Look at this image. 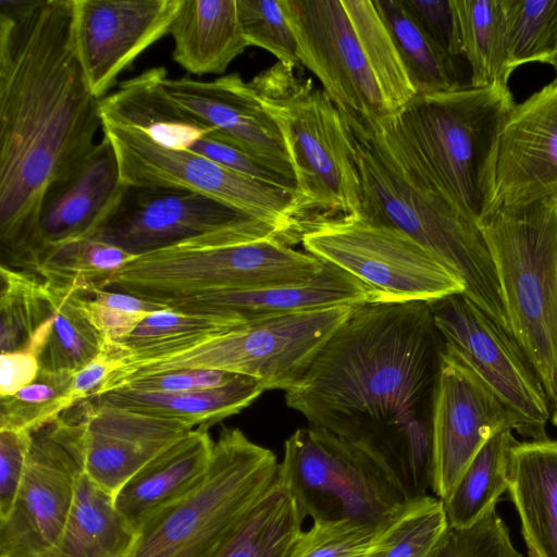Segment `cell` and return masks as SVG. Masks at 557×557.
I'll return each instance as SVG.
<instances>
[{
	"label": "cell",
	"mask_w": 557,
	"mask_h": 557,
	"mask_svg": "<svg viewBox=\"0 0 557 557\" xmlns=\"http://www.w3.org/2000/svg\"><path fill=\"white\" fill-rule=\"evenodd\" d=\"M443 352L429 302L358 305L285 400L309 426L368 449L408 499L425 496Z\"/></svg>",
	"instance_id": "cell-1"
},
{
	"label": "cell",
	"mask_w": 557,
	"mask_h": 557,
	"mask_svg": "<svg viewBox=\"0 0 557 557\" xmlns=\"http://www.w3.org/2000/svg\"><path fill=\"white\" fill-rule=\"evenodd\" d=\"M73 22L74 0H0V246L12 269L30 268L47 189L101 127Z\"/></svg>",
	"instance_id": "cell-2"
},
{
	"label": "cell",
	"mask_w": 557,
	"mask_h": 557,
	"mask_svg": "<svg viewBox=\"0 0 557 557\" xmlns=\"http://www.w3.org/2000/svg\"><path fill=\"white\" fill-rule=\"evenodd\" d=\"M343 115L360 175V216L414 239L462 281L463 295L511 333L496 269L480 227L446 200L380 122Z\"/></svg>",
	"instance_id": "cell-3"
},
{
	"label": "cell",
	"mask_w": 557,
	"mask_h": 557,
	"mask_svg": "<svg viewBox=\"0 0 557 557\" xmlns=\"http://www.w3.org/2000/svg\"><path fill=\"white\" fill-rule=\"evenodd\" d=\"M516 103L508 84L417 94L377 120L441 194L480 224L497 208L496 164L503 126Z\"/></svg>",
	"instance_id": "cell-4"
},
{
	"label": "cell",
	"mask_w": 557,
	"mask_h": 557,
	"mask_svg": "<svg viewBox=\"0 0 557 557\" xmlns=\"http://www.w3.org/2000/svg\"><path fill=\"white\" fill-rule=\"evenodd\" d=\"M282 2L300 64L344 114L388 117L417 95L374 0Z\"/></svg>",
	"instance_id": "cell-5"
},
{
	"label": "cell",
	"mask_w": 557,
	"mask_h": 557,
	"mask_svg": "<svg viewBox=\"0 0 557 557\" xmlns=\"http://www.w3.org/2000/svg\"><path fill=\"white\" fill-rule=\"evenodd\" d=\"M324 262L250 232H224L134 257L101 289L171 306L221 292L306 283Z\"/></svg>",
	"instance_id": "cell-6"
},
{
	"label": "cell",
	"mask_w": 557,
	"mask_h": 557,
	"mask_svg": "<svg viewBox=\"0 0 557 557\" xmlns=\"http://www.w3.org/2000/svg\"><path fill=\"white\" fill-rule=\"evenodd\" d=\"M480 230L511 334L542 383L550 423L557 426V194L499 206Z\"/></svg>",
	"instance_id": "cell-7"
},
{
	"label": "cell",
	"mask_w": 557,
	"mask_h": 557,
	"mask_svg": "<svg viewBox=\"0 0 557 557\" xmlns=\"http://www.w3.org/2000/svg\"><path fill=\"white\" fill-rule=\"evenodd\" d=\"M250 84L281 131L306 227L318 220L361 215L351 134L329 95L280 62Z\"/></svg>",
	"instance_id": "cell-8"
},
{
	"label": "cell",
	"mask_w": 557,
	"mask_h": 557,
	"mask_svg": "<svg viewBox=\"0 0 557 557\" xmlns=\"http://www.w3.org/2000/svg\"><path fill=\"white\" fill-rule=\"evenodd\" d=\"M278 465L239 429H222L202 480L143 524L126 557H212L277 483Z\"/></svg>",
	"instance_id": "cell-9"
},
{
	"label": "cell",
	"mask_w": 557,
	"mask_h": 557,
	"mask_svg": "<svg viewBox=\"0 0 557 557\" xmlns=\"http://www.w3.org/2000/svg\"><path fill=\"white\" fill-rule=\"evenodd\" d=\"M355 306L299 311L242 325L169 355L126 362L107 380L109 389L144 375L178 370H219L248 376L263 389L285 393L312 361Z\"/></svg>",
	"instance_id": "cell-10"
},
{
	"label": "cell",
	"mask_w": 557,
	"mask_h": 557,
	"mask_svg": "<svg viewBox=\"0 0 557 557\" xmlns=\"http://www.w3.org/2000/svg\"><path fill=\"white\" fill-rule=\"evenodd\" d=\"M278 479L312 521L376 523L412 500L368 449L313 426L297 429L285 441Z\"/></svg>",
	"instance_id": "cell-11"
},
{
	"label": "cell",
	"mask_w": 557,
	"mask_h": 557,
	"mask_svg": "<svg viewBox=\"0 0 557 557\" xmlns=\"http://www.w3.org/2000/svg\"><path fill=\"white\" fill-rule=\"evenodd\" d=\"M300 243L366 284L380 302H432L465 293L462 281L410 236L360 215L314 221Z\"/></svg>",
	"instance_id": "cell-12"
},
{
	"label": "cell",
	"mask_w": 557,
	"mask_h": 557,
	"mask_svg": "<svg viewBox=\"0 0 557 557\" xmlns=\"http://www.w3.org/2000/svg\"><path fill=\"white\" fill-rule=\"evenodd\" d=\"M128 187L180 188L213 198L278 230L290 245L301 242L306 220L296 193L234 172L189 150H174L145 132L101 122Z\"/></svg>",
	"instance_id": "cell-13"
},
{
	"label": "cell",
	"mask_w": 557,
	"mask_h": 557,
	"mask_svg": "<svg viewBox=\"0 0 557 557\" xmlns=\"http://www.w3.org/2000/svg\"><path fill=\"white\" fill-rule=\"evenodd\" d=\"M90 399L30 432L25 473L8 517L0 521V557H48L67 520L85 472L84 433Z\"/></svg>",
	"instance_id": "cell-14"
},
{
	"label": "cell",
	"mask_w": 557,
	"mask_h": 557,
	"mask_svg": "<svg viewBox=\"0 0 557 557\" xmlns=\"http://www.w3.org/2000/svg\"><path fill=\"white\" fill-rule=\"evenodd\" d=\"M429 304L444 351L465 363L512 412L518 434L531 441L548 438L545 392L512 334L463 294Z\"/></svg>",
	"instance_id": "cell-15"
},
{
	"label": "cell",
	"mask_w": 557,
	"mask_h": 557,
	"mask_svg": "<svg viewBox=\"0 0 557 557\" xmlns=\"http://www.w3.org/2000/svg\"><path fill=\"white\" fill-rule=\"evenodd\" d=\"M224 232H250L288 243L272 225L213 198L180 188L128 187L94 235L133 256Z\"/></svg>",
	"instance_id": "cell-16"
},
{
	"label": "cell",
	"mask_w": 557,
	"mask_h": 557,
	"mask_svg": "<svg viewBox=\"0 0 557 557\" xmlns=\"http://www.w3.org/2000/svg\"><path fill=\"white\" fill-rule=\"evenodd\" d=\"M512 412L465 363L443 352L432 416V491L442 502L478 451L504 430L518 432Z\"/></svg>",
	"instance_id": "cell-17"
},
{
	"label": "cell",
	"mask_w": 557,
	"mask_h": 557,
	"mask_svg": "<svg viewBox=\"0 0 557 557\" xmlns=\"http://www.w3.org/2000/svg\"><path fill=\"white\" fill-rule=\"evenodd\" d=\"M181 0H74L76 52L97 98L148 47L169 34Z\"/></svg>",
	"instance_id": "cell-18"
},
{
	"label": "cell",
	"mask_w": 557,
	"mask_h": 557,
	"mask_svg": "<svg viewBox=\"0 0 557 557\" xmlns=\"http://www.w3.org/2000/svg\"><path fill=\"white\" fill-rule=\"evenodd\" d=\"M499 206L529 205L557 194V81L508 115L496 164Z\"/></svg>",
	"instance_id": "cell-19"
},
{
	"label": "cell",
	"mask_w": 557,
	"mask_h": 557,
	"mask_svg": "<svg viewBox=\"0 0 557 557\" xmlns=\"http://www.w3.org/2000/svg\"><path fill=\"white\" fill-rule=\"evenodd\" d=\"M164 83L172 98L213 132L296 182L281 131L250 82L232 73L209 82L166 77Z\"/></svg>",
	"instance_id": "cell-20"
},
{
	"label": "cell",
	"mask_w": 557,
	"mask_h": 557,
	"mask_svg": "<svg viewBox=\"0 0 557 557\" xmlns=\"http://www.w3.org/2000/svg\"><path fill=\"white\" fill-rule=\"evenodd\" d=\"M127 188L112 144L103 136L74 170L47 189L29 272L48 248L94 236L115 213Z\"/></svg>",
	"instance_id": "cell-21"
},
{
	"label": "cell",
	"mask_w": 557,
	"mask_h": 557,
	"mask_svg": "<svg viewBox=\"0 0 557 557\" xmlns=\"http://www.w3.org/2000/svg\"><path fill=\"white\" fill-rule=\"evenodd\" d=\"M90 399L84 433L85 472L115 495L146 463L190 430V424Z\"/></svg>",
	"instance_id": "cell-22"
},
{
	"label": "cell",
	"mask_w": 557,
	"mask_h": 557,
	"mask_svg": "<svg viewBox=\"0 0 557 557\" xmlns=\"http://www.w3.org/2000/svg\"><path fill=\"white\" fill-rule=\"evenodd\" d=\"M372 301H376V296L366 284L324 263L323 270L306 283L200 295L170 307L223 315L242 326L299 311Z\"/></svg>",
	"instance_id": "cell-23"
},
{
	"label": "cell",
	"mask_w": 557,
	"mask_h": 557,
	"mask_svg": "<svg viewBox=\"0 0 557 557\" xmlns=\"http://www.w3.org/2000/svg\"><path fill=\"white\" fill-rule=\"evenodd\" d=\"M213 445L208 428H195L146 463L117 491L116 509L136 534L154 513L199 484L210 466Z\"/></svg>",
	"instance_id": "cell-24"
},
{
	"label": "cell",
	"mask_w": 557,
	"mask_h": 557,
	"mask_svg": "<svg viewBox=\"0 0 557 557\" xmlns=\"http://www.w3.org/2000/svg\"><path fill=\"white\" fill-rule=\"evenodd\" d=\"M166 77V70L159 66L121 83L100 100L101 121L140 129L170 149L190 150L213 131L172 98Z\"/></svg>",
	"instance_id": "cell-25"
},
{
	"label": "cell",
	"mask_w": 557,
	"mask_h": 557,
	"mask_svg": "<svg viewBox=\"0 0 557 557\" xmlns=\"http://www.w3.org/2000/svg\"><path fill=\"white\" fill-rule=\"evenodd\" d=\"M528 553L557 557V440L517 442L508 490Z\"/></svg>",
	"instance_id": "cell-26"
},
{
	"label": "cell",
	"mask_w": 557,
	"mask_h": 557,
	"mask_svg": "<svg viewBox=\"0 0 557 557\" xmlns=\"http://www.w3.org/2000/svg\"><path fill=\"white\" fill-rule=\"evenodd\" d=\"M169 34L174 61L195 75L222 74L248 47L236 0H181Z\"/></svg>",
	"instance_id": "cell-27"
},
{
	"label": "cell",
	"mask_w": 557,
	"mask_h": 557,
	"mask_svg": "<svg viewBox=\"0 0 557 557\" xmlns=\"http://www.w3.org/2000/svg\"><path fill=\"white\" fill-rule=\"evenodd\" d=\"M263 391L255 379L237 375L227 384L212 389L159 393L117 388L91 398L136 412L176 419L193 428L209 429L248 407Z\"/></svg>",
	"instance_id": "cell-28"
},
{
	"label": "cell",
	"mask_w": 557,
	"mask_h": 557,
	"mask_svg": "<svg viewBox=\"0 0 557 557\" xmlns=\"http://www.w3.org/2000/svg\"><path fill=\"white\" fill-rule=\"evenodd\" d=\"M135 539L116 509L114 495L83 472L63 531L48 557H126Z\"/></svg>",
	"instance_id": "cell-29"
},
{
	"label": "cell",
	"mask_w": 557,
	"mask_h": 557,
	"mask_svg": "<svg viewBox=\"0 0 557 557\" xmlns=\"http://www.w3.org/2000/svg\"><path fill=\"white\" fill-rule=\"evenodd\" d=\"M306 515L280 481L249 510L212 557H290Z\"/></svg>",
	"instance_id": "cell-30"
},
{
	"label": "cell",
	"mask_w": 557,
	"mask_h": 557,
	"mask_svg": "<svg viewBox=\"0 0 557 557\" xmlns=\"http://www.w3.org/2000/svg\"><path fill=\"white\" fill-rule=\"evenodd\" d=\"M463 54L471 66V86L508 84L506 0H451Z\"/></svg>",
	"instance_id": "cell-31"
},
{
	"label": "cell",
	"mask_w": 557,
	"mask_h": 557,
	"mask_svg": "<svg viewBox=\"0 0 557 557\" xmlns=\"http://www.w3.org/2000/svg\"><path fill=\"white\" fill-rule=\"evenodd\" d=\"M517 442L512 430H504L473 457L443 502L449 528H468L496 508L508 490L510 451Z\"/></svg>",
	"instance_id": "cell-32"
},
{
	"label": "cell",
	"mask_w": 557,
	"mask_h": 557,
	"mask_svg": "<svg viewBox=\"0 0 557 557\" xmlns=\"http://www.w3.org/2000/svg\"><path fill=\"white\" fill-rule=\"evenodd\" d=\"M417 94L451 90L462 84L453 55L416 22L401 0H374Z\"/></svg>",
	"instance_id": "cell-33"
},
{
	"label": "cell",
	"mask_w": 557,
	"mask_h": 557,
	"mask_svg": "<svg viewBox=\"0 0 557 557\" xmlns=\"http://www.w3.org/2000/svg\"><path fill=\"white\" fill-rule=\"evenodd\" d=\"M44 283L53 306V321L39 354L40 370L74 374L98 356L106 337L85 311V293Z\"/></svg>",
	"instance_id": "cell-34"
},
{
	"label": "cell",
	"mask_w": 557,
	"mask_h": 557,
	"mask_svg": "<svg viewBox=\"0 0 557 557\" xmlns=\"http://www.w3.org/2000/svg\"><path fill=\"white\" fill-rule=\"evenodd\" d=\"M236 327L239 326L223 315L168 307L150 313L126 339L111 342L125 364L180 351Z\"/></svg>",
	"instance_id": "cell-35"
},
{
	"label": "cell",
	"mask_w": 557,
	"mask_h": 557,
	"mask_svg": "<svg viewBox=\"0 0 557 557\" xmlns=\"http://www.w3.org/2000/svg\"><path fill=\"white\" fill-rule=\"evenodd\" d=\"M134 257L117 246L90 236L48 248L37 258L33 273L48 284L89 296Z\"/></svg>",
	"instance_id": "cell-36"
},
{
	"label": "cell",
	"mask_w": 557,
	"mask_h": 557,
	"mask_svg": "<svg viewBox=\"0 0 557 557\" xmlns=\"http://www.w3.org/2000/svg\"><path fill=\"white\" fill-rule=\"evenodd\" d=\"M0 277L1 354L26 349L53 317V306L37 274L1 265Z\"/></svg>",
	"instance_id": "cell-37"
},
{
	"label": "cell",
	"mask_w": 557,
	"mask_h": 557,
	"mask_svg": "<svg viewBox=\"0 0 557 557\" xmlns=\"http://www.w3.org/2000/svg\"><path fill=\"white\" fill-rule=\"evenodd\" d=\"M419 498L376 523L347 519L312 521L290 557H370L389 542Z\"/></svg>",
	"instance_id": "cell-38"
},
{
	"label": "cell",
	"mask_w": 557,
	"mask_h": 557,
	"mask_svg": "<svg viewBox=\"0 0 557 557\" xmlns=\"http://www.w3.org/2000/svg\"><path fill=\"white\" fill-rule=\"evenodd\" d=\"M508 66H554L557 60V0H506Z\"/></svg>",
	"instance_id": "cell-39"
},
{
	"label": "cell",
	"mask_w": 557,
	"mask_h": 557,
	"mask_svg": "<svg viewBox=\"0 0 557 557\" xmlns=\"http://www.w3.org/2000/svg\"><path fill=\"white\" fill-rule=\"evenodd\" d=\"M73 375L40 370L33 383L13 395L0 397V429L32 432L53 421L75 404Z\"/></svg>",
	"instance_id": "cell-40"
},
{
	"label": "cell",
	"mask_w": 557,
	"mask_h": 557,
	"mask_svg": "<svg viewBox=\"0 0 557 557\" xmlns=\"http://www.w3.org/2000/svg\"><path fill=\"white\" fill-rule=\"evenodd\" d=\"M243 36L248 46L272 53L280 63L294 69L300 64L295 35L282 0H236Z\"/></svg>",
	"instance_id": "cell-41"
},
{
	"label": "cell",
	"mask_w": 557,
	"mask_h": 557,
	"mask_svg": "<svg viewBox=\"0 0 557 557\" xmlns=\"http://www.w3.org/2000/svg\"><path fill=\"white\" fill-rule=\"evenodd\" d=\"M448 529L443 502L422 496L389 542L370 557H435Z\"/></svg>",
	"instance_id": "cell-42"
},
{
	"label": "cell",
	"mask_w": 557,
	"mask_h": 557,
	"mask_svg": "<svg viewBox=\"0 0 557 557\" xmlns=\"http://www.w3.org/2000/svg\"><path fill=\"white\" fill-rule=\"evenodd\" d=\"M435 557H523L494 508L474 524L449 528Z\"/></svg>",
	"instance_id": "cell-43"
},
{
	"label": "cell",
	"mask_w": 557,
	"mask_h": 557,
	"mask_svg": "<svg viewBox=\"0 0 557 557\" xmlns=\"http://www.w3.org/2000/svg\"><path fill=\"white\" fill-rule=\"evenodd\" d=\"M30 441L29 431L0 429V521L8 517L15 503Z\"/></svg>",
	"instance_id": "cell-44"
},
{
	"label": "cell",
	"mask_w": 557,
	"mask_h": 557,
	"mask_svg": "<svg viewBox=\"0 0 557 557\" xmlns=\"http://www.w3.org/2000/svg\"><path fill=\"white\" fill-rule=\"evenodd\" d=\"M416 22L454 58L461 54L451 0H401Z\"/></svg>",
	"instance_id": "cell-45"
},
{
	"label": "cell",
	"mask_w": 557,
	"mask_h": 557,
	"mask_svg": "<svg viewBox=\"0 0 557 557\" xmlns=\"http://www.w3.org/2000/svg\"><path fill=\"white\" fill-rule=\"evenodd\" d=\"M124 366L122 357L111 341L89 363L73 375L72 398L76 404L91 398L114 371Z\"/></svg>",
	"instance_id": "cell-46"
},
{
	"label": "cell",
	"mask_w": 557,
	"mask_h": 557,
	"mask_svg": "<svg viewBox=\"0 0 557 557\" xmlns=\"http://www.w3.org/2000/svg\"><path fill=\"white\" fill-rule=\"evenodd\" d=\"M85 311L94 326L108 341L121 342L126 339L152 312H128L98 304L86 296Z\"/></svg>",
	"instance_id": "cell-47"
},
{
	"label": "cell",
	"mask_w": 557,
	"mask_h": 557,
	"mask_svg": "<svg viewBox=\"0 0 557 557\" xmlns=\"http://www.w3.org/2000/svg\"><path fill=\"white\" fill-rule=\"evenodd\" d=\"M39 371V358L30 349L1 354L0 397L13 395L29 385L36 380Z\"/></svg>",
	"instance_id": "cell-48"
},
{
	"label": "cell",
	"mask_w": 557,
	"mask_h": 557,
	"mask_svg": "<svg viewBox=\"0 0 557 557\" xmlns=\"http://www.w3.org/2000/svg\"><path fill=\"white\" fill-rule=\"evenodd\" d=\"M117 388L141 392L178 393L197 389V382L193 370H178L136 377L122 384Z\"/></svg>",
	"instance_id": "cell-49"
},
{
	"label": "cell",
	"mask_w": 557,
	"mask_h": 557,
	"mask_svg": "<svg viewBox=\"0 0 557 557\" xmlns=\"http://www.w3.org/2000/svg\"><path fill=\"white\" fill-rule=\"evenodd\" d=\"M88 297L103 306L128 312H154L169 306L122 292L96 288Z\"/></svg>",
	"instance_id": "cell-50"
},
{
	"label": "cell",
	"mask_w": 557,
	"mask_h": 557,
	"mask_svg": "<svg viewBox=\"0 0 557 557\" xmlns=\"http://www.w3.org/2000/svg\"><path fill=\"white\" fill-rule=\"evenodd\" d=\"M553 67L555 69V72H556V77H555V79L557 81V60H556V62H555V64H554V66H553Z\"/></svg>",
	"instance_id": "cell-51"
},
{
	"label": "cell",
	"mask_w": 557,
	"mask_h": 557,
	"mask_svg": "<svg viewBox=\"0 0 557 557\" xmlns=\"http://www.w3.org/2000/svg\"><path fill=\"white\" fill-rule=\"evenodd\" d=\"M529 554V557H539L536 554H533V553H528Z\"/></svg>",
	"instance_id": "cell-52"
}]
</instances>
